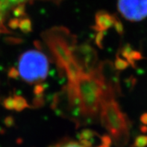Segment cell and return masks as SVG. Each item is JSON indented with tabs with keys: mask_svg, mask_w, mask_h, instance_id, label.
Returning a JSON list of instances; mask_svg holds the SVG:
<instances>
[{
	"mask_svg": "<svg viewBox=\"0 0 147 147\" xmlns=\"http://www.w3.org/2000/svg\"><path fill=\"white\" fill-rule=\"evenodd\" d=\"M141 121L142 123L144 124H147V113L144 114V115L141 117Z\"/></svg>",
	"mask_w": 147,
	"mask_h": 147,
	"instance_id": "cell-9",
	"label": "cell"
},
{
	"mask_svg": "<svg viewBox=\"0 0 147 147\" xmlns=\"http://www.w3.org/2000/svg\"><path fill=\"white\" fill-rule=\"evenodd\" d=\"M114 90L104 82L97 69L89 73H82L70 82L69 94L73 105L84 116H96L106 100L113 99Z\"/></svg>",
	"mask_w": 147,
	"mask_h": 147,
	"instance_id": "cell-1",
	"label": "cell"
},
{
	"mask_svg": "<svg viewBox=\"0 0 147 147\" xmlns=\"http://www.w3.org/2000/svg\"><path fill=\"white\" fill-rule=\"evenodd\" d=\"M96 22L99 28H102V27L108 28L111 26L112 22H114V21L111 16L109 14L103 13V12H99L96 16Z\"/></svg>",
	"mask_w": 147,
	"mask_h": 147,
	"instance_id": "cell-6",
	"label": "cell"
},
{
	"mask_svg": "<svg viewBox=\"0 0 147 147\" xmlns=\"http://www.w3.org/2000/svg\"><path fill=\"white\" fill-rule=\"evenodd\" d=\"M101 118L105 128L117 139L128 135V125L125 115L113 99L106 100L101 108Z\"/></svg>",
	"mask_w": 147,
	"mask_h": 147,
	"instance_id": "cell-3",
	"label": "cell"
},
{
	"mask_svg": "<svg viewBox=\"0 0 147 147\" xmlns=\"http://www.w3.org/2000/svg\"><path fill=\"white\" fill-rule=\"evenodd\" d=\"M33 0H0V34L5 33V27L4 22L11 11L22 9V5ZM59 1V0H52Z\"/></svg>",
	"mask_w": 147,
	"mask_h": 147,
	"instance_id": "cell-5",
	"label": "cell"
},
{
	"mask_svg": "<svg viewBox=\"0 0 147 147\" xmlns=\"http://www.w3.org/2000/svg\"><path fill=\"white\" fill-rule=\"evenodd\" d=\"M135 145L137 147H144L147 146V137L140 136L138 138Z\"/></svg>",
	"mask_w": 147,
	"mask_h": 147,
	"instance_id": "cell-8",
	"label": "cell"
},
{
	"mask_svg": "<svg viewBox=\"0 0 147 147\" xmlns=\"http://www.w3.org/2000/svg\"><path fill=\"white\" fill-rule=\"evenodd\" d=\"M118 9L128 20L140 21L147 17V0H118Z\"/></svg>",
	"mask_w": 147,
	"mask_h": 147,
	"instance_id": "cell-4",
	"label": "cell"
},
{
	"mask_svg": "<svg viewBox=\"0 0 147 147\" xmlns=\"http://www.w3.org/2000/svg\"><path fill=\"white\" fill-rule=\"evenodd\" d=\"M48 68L47 57L39 51H27L19 60V74L23 80L30 83L43 80L47 76Z\"/></svg>",
	"mask_w": 147,
	"mask_h": 147,
	"instance_id": "cell-2",
	"label": "cell"
},
{
	"mask_svg": "<svg viewBox=\"0 0 147 147\" xmlns=\"http://www.w3.org/2000/svg\"><path fill=\"white\" fill-rule=\"evenodd\" d=\"M54 147H87L84 145L79 143H76V142H68V143H65V144H59L58 146H55Z\"/></svg>",
	"mask_w": 147,
	"mask_h": 147,
	"instance_id": "cell-7",
	"label": "cell"
}]
</instances>
